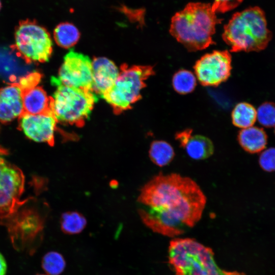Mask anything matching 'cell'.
I'll return each mask as SVG.
<instances>
[{"instance_id": "6da1fadb", "label": "cell", "mask_w": 275, "mask_h": 275, "mask_svg": "<svg viewBox=\"0 0 275 275\" xmlns=\"http://www.w3.org/2000/svg\"><path fill=\"white\" fill-rule=\"evenodd\" d=\"M138 201L143 223L154 232L169 237L183 233L201 219L206 197L191 178L159 173L141 189Z\"/></svg>"}, {"instance_id": "8992f818", "label": "cell", "mask_w": 275, "mask_h": 275, "mask_svg": "<svg viewBox=\"0 0 275 275\" xmlns=\"http://www.w3.org/2000/svg\"><path fill=\"white\" fill-rule=\"evenodd\" d=\"M155 74L151 66L121 65L119 75L112 88L101 97L119 115L131 108L142 98L141 90L146 87L145 81Z\"/></svg>"}, {"instance_id": "83f0119b", "label": "cell", "mask_w": 275, "mask_h": 275, "mask_svg": "<svg viewBox=\"0 0 275 275\" xmlns=\"http://www.w3.org/2000/svg\"><path fill=\"white\" fill-rule=\"evenodd\" d=\"M7 263L3 255L0 253V275H6L7 272Z\"/></svg>"}, {"instance_id": "4fadbf2b", "label": "cell", "mask_w": 275, "mask_h": 275, "mask_svg": "<svg viewBox=\"0 0 275 275\" xmlns=\"http://www.w3.org/2000/svg\"><path fill=\"white\" fill-rule=\"evenodd\" d=\"M119 74L115 64L104 57L92 61L93 91L102 97L113 86Z\"/></svg>"}, {"instance_id": "9c48e42d", "label": "cell", "mask_w": 275, "mask_h": 275, "mask_svg": "<svg viewBox=\"0 0 275 275\" xmlns=\"http://www.w3.org/2000/svg\"><path fill=\"white\" fill-rule=\"evenodd\" d=\"M2 222L7 227L12 243L17 250L33 244L41 234L44 226L43 221L37 211L24 209L20 210V208Z\"/></svg>"}, {"instance_id": "f546056e", "label": "cell", "mask_w": 275, "mask_h": 275, "mask_svg": "<svg viewBox=\"0 0 275 275\" xmlns=\"http://www.w3.org/2000/svg\"><path fill=\"white\" fill-rule=\"evenodd\" d=\"M37 275H48V274H37Z\"/></svg>"}, {"instance_id": "603a6c76", "label": "cell", "mask_w": 275, "mask_h": 275, "mask_svg": "<svg viewBox=\"0 0 275 275\" xmlns=\"http://www.w3.org/2000/svg\"><path fill=\"white\" fill-rule=\"evenodd\" d=\"M42 267L48 275H60L65 268L66 261L60 253L51 251L43 257Z\"/></svg>"}, {"instance_id": "e0dca14e", "label": "cell", "mask_w": 275, "mask_h": 275, "mask_svg": "<svg viewBox=\"0 0 275 275\" xmlns=\"http://www.w3.org/2000/svg\"><path fill=\"white\" fill-rule=\"evenodd\" d=\"M188 155L195 160H203L210 157L214 152L212 142L207 137L202 135H193L188 138L184 146Z\"/></svg>"}, {"instance_id": "5bb4252c", "label": "cell", "mask_w": 275, "mask_h": 275, "mask_svg": "<svg viewBox=\"0 0 275 275\" xmlns=\"http://www.w3.org/2000/svg\"><path fill=\"white\" fill-rule=\"evenodd\" d=\"M23 113L22 91L19 84L0 88V122L9 123Z\"/></svg>"}, {"instance_id": "d4e9b609", "label": "cell", "mask_w": 275, "mask_h": 275, "mask_svg": "<svg viewBox=\"0 0 275 275\" xmlns=\"http://www.w3.org/2000/svg\"><path fill=\"white\" fill-rule=\"evenodd\" d=\"M259 163L263 170L269 172L275 171V148L263 150L259 156Z\"/></svg>"}, {"instance_id": "ffe728a7", "label": "cell", "mask_w": 275, "mask_h": 275, "mask_svg": "<svg viewBox=\"0 0 275 275\" xmlns=\"http://www.w3.org/2000/svg\"><path fill=\"white\" fill-rule=\"evenodd\" d=\"M233 124L240 128L253 126L257 119V111L251 104L242 102L236 104L232 111Z\"/></svg>"}, {"instance_id": "ba28073f", "label": "cell", "mask_w": 275, "mask_h": 275, "mask_svg": "<svg viewBox=\"0 0 275 275\" xmlns=\"http://www.w3.org/2000/svg\"><path fill=\"white\" fill-rule=\"evenodd\" d=\"M25 178L22 171L0 157V219L5 220L24 204L21 197L24 189Z\"/></svg>"}, {"instance_id": "44dd1931", "label": "cell", "mask_w": 275, "mask_h": 275, "mask_svg": "<svg viewBox=\"0 0 275 275\" xmlns=\"http://www.w3.org/2000/svg\"><path fill=\"white\" fill-rule=\"evenodd\" d=\"M87 225L85 217L77 211H67L62 215L61 230L66 234L75 235L81 233Z\"/></svg>"}, {"instance_id": "7a4b0ae2", "label": "cell", "mask_w": 275, "mask_h": 275, "mask_svg": "<svg viewBox=\"0 0 275 275\" xmlns=\"http://www.w3.org/2000/svg\"><path fill=\"white\" fill-rule=\"evenodd\" d=\"M210 4L190 3L172 18L171 35L189 51L201 50L214 44L212 36L221 23Z\"/></svg>"}, {"instance_id": "cb8c5ba5", "label": "cell", "mask_w": 275, "mask_h": 275, "mask_svg": "<svg viewBox=\"0 0 275 275\" xmlns=\"http://www.w3.org/2000/svg\"><path fill=\"white\" fill-rule=\"evenodd\" d=\"M257 119L265 127L275 126V103L265 102L260 105L257 111Z\"/></svg>"}, {"instance_id": "7c38bea8", "label": "cell", "mask_w": 275, "mask_h": 275, "mask_svg": "<svg viewBox=\"0 0 275 275\" xmlns=\"http://www.w3.org/2000/svg\"><path fill=\"white\" fill-rule=\"evenodd\" d=\"M58 122L51 106L50 109L41 114L23 113L18 118V128L29 139L53 146Z\"/></svg>"}, {"instance_id": "3957f363", "label": "cell", "mask_w": 275, "mask_h": 275, "mask_svg": "<svg viewBox=\"0 0 275 275\" xmlns=\"http://www.w3.org/2000/svg\"><path fill=\"white\" fill-rule=\"evenodd\" d=\"M263 11L255 7L234 14L224 26L222 38L231 52L259 51L271 39Z\"/></svg>"}, {"instance_id": "5b68a950", "label": "cell", "mask_w": 275, "mask_h": 275, "mask_svg": "<svg viewBox=\"0 0 275 275\" xmlns=\"http://www.w3.org/2000/svg\"><path fill=\"white\" fill-rule=\"evenodd\" d=\"M51 82L57 87L50 96V103L58 122L82 127L98 100V95L92 91L64 85L54 76Z\"/></svg>"}, {"instance_id": "8fae6325", "label": "cell", "mask_w": 275, "mask_h": 275, "mask_svg": "<svg viewBox=\"0 0 275 275\" xmlns=\"http://www.w3.org/2000/svg\"><path fill=\"white\" fill-rule=\"evenodd\" d=\"M57 78L64 85L93 91L92 61L88 56L71 50L64 57Z\"/></svg>"}, {"instance_id": "484cf974", "label": "cell", "mask_w": 275, "mask_h": 275, "mask_svg": "<svg viewBox=\"0 0 275 275\" xmlns=\"http://www.w3.org/2000/svg\"><path fill=\"white\" fill-rule=\"evenodd\" d=\"M242 0H214L211 5L215 12L225 13L238 6Z\"/></svg>"}, {"instance_id": "9a60e30c", "label": "cell", "mask_w": 275, "mask_h": 275, "mask_svg": "<svg viewBox=\"0 0 275 275\" xmlns=\"http://www.w3.org/2000/svg\"><path fill=\"white\" fill-rule=\"evenodd\" d=\"M22 91L24 113L39 114L51 108L50 96L42 87L36 86Z\"/></svg>"}, {"instance_id": "277c9868", "label": "cell", "mask_w": 275, "mask_h": 275, "mask_svg": "<svg viewBox=\"0 0 275 275\" xmlns=\"http://www.w3.org/2000/svg\"><path fill=\"white\" fill-rule=\"evenodd\" d=\"M169 261L175 275H245L220 268L212 250L191 238L171 240Z\"/></svg>"}, {"instance_id": "2e32d148", "label": "cell", "mask_w": 275, "mask_h": 275, "mask_svg": "<svg viewBox=\"0 0 275 275\" xmlns=\"http://www.w3.org/2000/svg\"><path fill=\"white\" fill-rule=\"evenodd\" d=\"M237 139L240 146L245 151L256 153L266 147L267 136L263 129L256 126L243 128L239 131Z\"/></svg>"}, {"instance_id": "52a82bcc", "label": "cell", "mask_w": 275, "mask_h": 275, "mask_svg": "<svg viewBox=\"0 0 275 275\" xmlns=\"http://www.w3.org/2000/svg\"><path fill=\"white\" fill-rule=\"evenodd\" d=\"M12 48L26 63L48 62L52 52V42L47 30L35 21L22 20L15 31Z\"/></svg>"}, {"instance_id": "30bf717a", "label": "cell", "mask_w": 275, "mask_h": 275, "mask_svg": "<svg viewBox=\"0 0 275 275\" xmlns=\"http://www.w3.org/2000/svg\"><path fill=\"white\" fill-rule=\"evenodd\" d=\"M231 55L228 50H214L202 56L194 68L196 76L203 86H217L231 75Z\"/></svg>"}, {"instance_id": "4316f807", "label": "cell", "mask_w": 275, "mask_h": 275, "mask_svg": "<svg viewBox=\"0 0 275 275\" xmlns=\"http://www.w3.org/2000/svg\"><path fill=\"white\" fill-rule=\"evenodd\" d=\"M120 10L131 22H137L140 26L144 24V14L143 10H133L123 6L120 8Z\"/></svg>"}, {"instance_id": "ac0fdd59", "label": "cell", "mask_w": 275, "mask_h": 275, "mask_svg": "<svg viewBox=\"0 0 275 275\" xmlns=\"http://www.w3.org/2000/svg\"><path fill=\"white\" fill-rule=\"evenodd\" d=\"M53 38L59 46L69 48L77 42L80 38V33L73 23L63 22L58 24L55 28Z\"/></svg>"}, {"instance_id": "7402d4cb", "label": "cell", "mask_w": 275, "mask_h": 275, "mask_svg": "<svg viewBox=\"0 0 275 275\" xmlns=\"http://www.w3.org/2000/svg\"><path fill=\"white\" fill-rule=\"evenodd\" d=\"M196 85V78L189 70H179L174 74L172 78L174 89L180 94L191 93L195 89Z\"/></svg>"}, {"instance_id": "f1b7e54d", "label": "cell", "mask_w": 275, "mask_h": 275, "mask_svg": "<svg viewBox=\"0 0 275 275\" xmlns=\"http://www.w3.org/2000/svg\"><path fill=\"white\" fill-rule=\"evenodd\" d=\"M1 7H2V4H1V2L0 1V10H1Z\"/></svg>"}, {"instance_id": "d6986e66", "label": "cell", "mask_w": 275, "mask_h": 275, "mask_svg": "<svg viewBox=\"0 0 275 275\" xmlns=\"http://www.w3.org/2000/svg\"><path fill=\"white\" fill-rule=\"evenodd\" d=\"M149 155L155 164L164 167L173 160L175 157V151L173 147L167 142L156 140L150 145Z\"/></svg>"}]
</instances>
